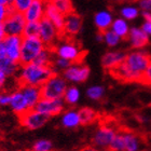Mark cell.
I'll use <instances>...</instances> for the list:
<instances>
[{"instance_id":"cell-45","label":"cell","mask_w":151,"mask_h":151,"mask_svg":"<svg viewBox=\"0 0 151 151\" xmlns=\"http://www.w3.org/2000/svg\"><path fill=\"white\" fill-rule=\"evenodd\" d=\"M80 151H101V150H98L97 148H95L94 146H86L84 148H82Z\"/></svg>"},{"instance_id":"cell-37","label":"cell","mask_w":151,"mask_h":151,"mask_svg":"<svg viewBox=\"0 0 151 151\" xmlns=\"http://www.w3.org/2000/svg\"><path fill=\"white\" fill-rule=\"evenodd\" d=\"M139 83H142V84L151 86V63L149 64V66L147 67V69L145 70V73L142 75Z\"/></svg>"},{"instance_id":"cell-47","label":"cell","mask_w":151,"mask_h":151,"mask_svg":"<svg viewBox=\"0 0 151 151\" xmlns=\"http://www.w3.org/2000/svg\"><path fill=\"white\" fill-rule=\"evenodd\" d=\"M12 4V0H0V6H11Z\"/></svg>"},{"instance_id":"cell-7","label":"cell","mask_w":151,"mask_h":151,"mask_svg":"<svg viewBox=\"0 0 151 151\" xmlns=\"http://www.w3.org/2000/svg\"><path fill=\"white\" fill-rule=\"evenodd\" d=\"M51 116L38 111L35 108L30 109L24 114L19 116L21 125L23 127H25L26 129H29V131H35V129H39L41 127H43L49 122Z\"/></svg>"},{"instance_id":"cell-30","label":"cell","mask_w":151,"mask_h":151,"mask_svg":"<svg viewBox=\"0 0 151 151\" xmlns=\"http://www.w3.org/2000/svg\"><path fill=\"white\" fill-rule=\"evenodd\" d=\"M122 38L119 37L116 32L111 30V29H107L106 32H104V42L107 44L108 47H114L121 42Z\"/></svg>"},{"instance_id":"cell-4","label":"cell","mask_w":151,"mask_h":151,"mask_svg":"<svg viewBox=\"0 0 151 151\" xmlns=\"http://www.w3.org/2000/svg\"><path fill=\"white\" fill-rule=\"evenodd\" d=\"M68 85L67 80L63 76H60L58 73H54L42 86H41V93L43 98H63L65 95Z\"/></svg>"},{"instance_id":"cell-32","label":"cell","mask_w":151,"mask_h":151,"mask_svg":"<svg viewBox=\"0 0 151 151\" xmlns=\"http://www.w3.org/2000/svg\"><path fill=\"white\" fill-rule=\"evenodd\" d=\"M109 151H125V142L123 137V133H118L114 139L111 142Z\"/></svg>"},{"instance_id":"cell-12","label":"cell","mask_w":151,"mask_h":151,"mask_svg":"<svg viewBox=\"0 0 151 151\" xmlns=\"http://www.w3.org/2000/svg\"><path fill=\"white\" fill-rule=\"evenodd\" d=\"M23 36H11L8 35L6 39L2 41L4 49H6V57L10 60L19 63L21 60V50H22Z\"/></svg>"},{"instance_id":"cell-49","label":"cell","mask_w":151,"mask_h":151,"mask_svg":"<svg viewBox=\"0 0 151 151\" xmlns=\"http://www.w3.org/2000/svg\"><path fill=\"white\" fill-rule=\"evenodd\" d=\"M45 1H47V0H45Z\"/></svg>"},{"instance_id":"cell-38","label":"cell","mask_w":151,"mask_h":151,"mask_svg":"<svg viewBox=\"0 0 151 151\" xmlns=\"http://www.w3.org/2000/svg\"><path fill=\"white\" fill-rule=\"evenodd\" d=\"M11 12V6H0V24H3Z\"/></svg>"},{"instance_id":"cell-26","label":"cell","mask_w":151,"mask_h":151,"mask_svg":"<svg viewBox=\"0 0 151 151\" xmlns=\"http://www.w3.org/2000/svg\"><path fill=\"white\" fill-rule=\"evenodd\" d=\"M53 54H55L53 47H47L44 50L41 51L40 54L36 57V60L34 62L36 64L42 65V66H52V64H53Z\"/></svg>"},{"instance_id":"cell-15","label":"cell","mask_w":151,"mask_h":151,"mask_svg":"<svg viewBox=\"0 0 151 151\" xmlns=\"http://www.w3.org/2000/svg\"><path fill=\"white\" fill-rule=\"evenodd\" d=\"M127 54L122 52V51H109L103 55L101 57V65L105 69L110 71L113 68H116L122 64L125 60Z\"/></svg>"},{"instance_id":"cell-40","label":"cell","mask_w":151,"mask_h":151,"mask_svg":"<svg viewBox=\"0 0 151 151\" xmlns=\"http://www.w3.org/2000/svg\"><path fill=\"white\" fill-rule=\"evenodd\" d=\"M10 101H11V95L6 93H0V106L2 107L9 106Z\"/></svg>"},{"instance_id":"cell-33","label":"cell","mask_w":151,"mask_h":151,"mask_svg":"<svg viewBox=\"0 0 151 151\" xmlns=\"http://www.w3.org/2000/svg\"><path fill=\"white\" fill-rule=\"evenodd\" d=\"M32 1L34 0H12L11 8L16 12L25 13L32 3Z\"/></svg>"},{"instance_id":"cell-31","label":"cell","mask_w":151,"mask_h":151,"mask_svg":"<svg viewBox=\"0 0 151 151\" xmlns=\"http://www.w3.org/2000/svg\"><path fill=\"white\" fill-rule=\"evenodd\" d=\"M86 95L88 98H91L93 101H99L104 97L105 88L101 85H93L86 90Z\"/></svg>"},{"instance_id":"cell-20","label":"cell","mask_w":151,"mask_h":151,"mask_svg":"<svg viewBox=\"0 0 151 151\" xmlns=\"http://www.w3.org/2000/svg\"><path fill=\"white\" fill-rule=\"evenodd\" d=\"M113 15L109 10L105 9L101 10L95 13L94 15V24L98 32H106L107 29L111 28V25L113 23Z\"/></svg>"},{"instance_id":"cell-39","label":"cell","mask_w":151,"mask_h":151,"mask_svg":"<svg viewBox=\"0 0 151 151\" xmlns=\"http://www.w3.org/2000/svg\"><path fill=\"white\" fill-rule=\"evenodd\" d=\"M137 3H138L139 9L142 10V11H149V12H151V0H138Z\"/></svg>"},{"instance_id":"cell-9","label":"cell","mask_w":151,"mask_h":151,"mask_svg":"<svg viewBox=\"0 0 151 151\" xmlns=\"http://www.w3.org/2000/svg\"><path fill=\"white\" fill-rule=\"evenodd\" d=\"M60 35V32H58V29L45 16L39 22V35H38V37L42 40V42L45 44V47H53Z\"/></svg>"},{"instance_id":"cell-8","label":"cell","mask_w":151,"mask_h":151,"mask_svg":"<svg viewBox=\"0 0 151 151\" xmlns=\"http://www.w3.org/2000/svg\"><path fill=\"white\" fill-rule=\"evenodd\" d=\"M26 23H27V19L24 13L16 12L11 8V12L3 23V26H4L6 35L23 36Z\"/></svg>"},{"instance_id":"cell-11","label":"cell","mask_w":151,"mask_h":151,"mask_svg":"<svg viewBox=\"0 0 151 151\" xmlns=\"http://www.w3.org/2000/svg\"><path fill=\"white\" fill-rule=\"evenodd\" d=\"M90 73H91V70L85 64L73 63L66 70H64L63 77L67 81L73 82V83H82L88 80Z\"/></svg>"},{"instance_id":"cell-3","label":"cell","mask_w":151,"mask_h":151,"mask_svg":"<svg viewBox=\"0 0 151 151\" xmlns=\"http://www.w3.org/2000/svg\"><path fill=\"white\" fill-rule=\"evenodd\" d=\"M45 44L42 42L38 36L35 37H23L22 40V50H21V60L19 64L32 63L36 60V57L40 54L42 50L45 49Z\"/></svg>"},{"instance_id":"cell-27","label":"cell","mask_w":151,"mask_h":151,"mask_svg":"<svg viewBox=\"0 0 151 151\" xmlns=\"http://www.w3.org/2000/svg\"><path fill=\"white\" fill-rule=\"evenodd\" d=\"M139 13H140L139 6H133V4H126L120 9V15L126 21H133L137 19L139 16Z\"/></svg>"},{"instance_id":"cell-41","label":"cell","mask_w":151,"mask_h":151,"mask_svg":"<svg viewBox=\"0 0 151 151\" xmlns=\"http://www.w3.org/2000/svg\"><path fill=\"white\" fill-rule=\"evenodd\" d=\"M142 30L150 37L151 36V21H146L145 19V22L142 23Z\"/></svg>"},{"instance_id":"cell-24","label":"cell","mask_w":151,"mask_h":151,"mask_svg":"<svg viewBox=\"0 0 151 151\" xmlns=\"http://www.w3.org/2000/svg\"><path fill=\"white\" fill-rule=\"evenodd\" d=\"M124 142H125V151H138L140 148V139L133 132H122Z\"/></svg>"},{"instance_id":"cell-5","label":"cell","mask_w":151,"mask_h":151,"mask_svg":"<svg viewBox=\"0 0 151 151\" xmlns=\"http://www.w3.org/2000/svg\"><path fill=\"white\" fill-rule=\"evenodd\" d=\"M54 53L57 57H62L65 60H70L71 63H82L85 52L79 47V44L73 42V40H66L58 43L55 47H53Z\"/></svg>"},{"instance_id":"cell-44","label":"cell","mask_w":151,"mask_h":151,"mask_svg":"<svg viewBox=\"0 0 151 151\" xmlns=\"http://www.w3.org/2000/svg\"><path fill=\"white\" fill-rule=\"evenodd\" d=\"M142 15L146 21H151V12L149 11H142Z\"/></svg>"},{"instance_id":"cell-19","label":"cell","mask_w":151,"mask_h":151,"mask_svg":"<svg viewBox=\"0 0 151 151\" xmlns=\"http://www.w3.org/2000/svg\"><path fill=\"white\" fill-rule=\"evenodd\" d=\"M19 90L25 96L26 101L28 103L29 108L34 109L37 106L41 98H42V93H41L40 86H35V85H19Z\"/></svg>"},{"instance_id":"cell-35","label":"cell","mask_w":151,"mask_h":151,"mask_svg":"<svg viewBox=\"0 0 151 151\" xmlns=\"http://www.w3.org/2000/svg\"><path fill=\"white\" fill-rule=\"evenodd\" d=\"M52 142L47 139H39L34 142L32 151H51L52 150Z\"/></svg>"},{"instance_id":"cell-42","label":"cell","mask_w":151,"mask_h":151,"mask_svg":"<svg viewBox=\"0 0 151 151\" xmlns=\"http://www.w3.org/2000/svg\"><path fill=\"white\" fill-rule=\"evenodd\" d=\"M6 78H8V76L6 75V73L0 69V90H1V88L4 86V84H6Z\"/></svg>"},{"instance_id":"cell-34","label":"cell","mask_w":151,"mask_h":151,"mask_svg":"<svg viewBox=\"0 0 151 151\" xmlns=\"http://www.w3.org/2000/svg\"><path fill=\"white\" fill-rule=\"evenodd\" d=\"M39 35V22H27L23 37H35Z\"/></svg>"},{"instance_id":"cell-23","label":"cell","mask_w":151,"mask_h":151,"mask_svg":"<svg viewBox=\"0 0 151 151\" xmlns=\"http://www.w3.org/2000/svg\"><path fill=\"white\" fill-rule=\"evenodd\" d=\"M21 68V64L17 62L10 60L9 57H1L0 58V69L4 71L8 77L14 76Z\"/></svg>"},{"instance_id":"cell-17","label":"cell","mask_w":151,"mask_h":151,"mask_svg":"<svg viewBox=\"0 0 151 151\" xmlns=\"http://www.w3.org/2000/svg\"><path fill=\"white\" fill-rule=\"evenodd\" d=\"M127 40L133 49H142L149 43V36L142 30V27H132Z\"/></svg>"},{"instance_id":"cell-43","label":"cell","mask_w":151,"mask_h":151,"mask_svg":"<svg viewBox=\"0 0 151 151\" xmlns=\"http://www.w3.org/2000/svg\"><path fill=\"white\" fill-rule=\"evenodd\" d=\"M6 29H4V26L3 24H0V42H2L6 37Z\"/></svg>"},{"instance_id":"cell-29","label":"cell","mask_w":151,"mask_h":151,"mask_svg":"<svg viewBox=\"0 0 151 151\" xmlns=\"http://www.w3.org/2000/svg\"><path fill=\"white\" fill-rule=\"evenodd\" d=\"M51 2L58 11L63 13L64 15H67L69 13L73 12V6L71 0H47Z\"/></svg>"},{"instance_id":"cell-22","label":"cell","mask_w":151,"mask_h":151,"mask_svg":"<svg viewBox=\"0 0 151 151\" xmlns=\"http://www.w3.org/2000/svg\"><path fill=\"white\" fill-rule=\"evenodd\" d=\"M111 30L116 32V35L121 37L122 39H127V36L129 34L131 27L129 25V21H126L123 17H118L113 19V23L111 25Z\"/></svg>"},{"instance_id":"cell-14","label":"cell","mask_w":151,"mask_h":151,"mask_svg":"<svg viewBox=\"0 0 151 151\" xmlns=\"http://www.w3.org/2000/svg\"><path fill=\"white\" fill-rule=\"evenodd\" d=\"M9 106L17 116H22L28 110H30L28 103L19 88L11 94V101H10Z\"/></svg>"},{"instance_id":"cell-21","label":"cell","mask_w":151,"mask_h":151,"mask_svg":"<svg viewBox=\"0 0 151 151\" xmlns=\"http://www.w3.org/2000/svg\"><path fill=\"white\" fill-rule=\"evenodd\" d=\"M60 122H62V125L64 127H66V129H76V127H78L81 124L79 111L75 110V109L66 110L62 116Z\"/></svg>"},{"instance_id":"cell-25","label":"cell","mask_w":151,"mask_h":151,"mask_svg":"<svg viewBox=\"0 0 151 151\" xmlns=\"http://www.w3.org/2000/svg\"><path fill=\"white\" fill-rule=\"evenodd\" d=\"M78 111L82 125H90L92 123H94L98 118V113L90 107H83Z\"/></svg>"},{"instance_id":"cell-28","label":"cell","mask_w":151,"mask_h":151,"mask_svg":"<svg viewBox=\"0 0 151 151\" xmlns=\"http://www.w3.org/2000/svg\"><path fill=\"white\" fill-rule=\"evenodd\" d=\"M63 99L65 101L67 105H70V106H73L79 101L80 99V90H79L77 86H68L65 92V95H64Z\"/></svg>"},{"instance_id":"cell-46","label":"cell","mask_w":151,"mask_h":151,"mask_svg":"<svg viewBox=\"0 0 151 151\" xmlns=\"http://www.w3.org/2000/svg\"><path fill=\"white\" fill-rule=\"evenodd\" d=\"M96 40H97L98 42H104V32H98V34L96 35Z\"/></svg>"},{"instance_id":"cell-2","label":"cell","mask_w":151,"mask_h":151,"mask_svg":"<svg viewBox=\"0 0 151 151\" xmlns=\"http://www.w3.org/2000/svg\"><path fill=\"white\" fill-rule=\"evenodd\" d=\"M56 73L53 66H42L35 62L25 65H21L19 70V85H35V86H42L49 79Z\"/></svg>"},{"instance_id":"cell-18","label":"cell","mask_w":151,"mask_h":151,"mask_svg":"<svg viewBox=\"0 0 151 151\" xmlns=\"http://www.w3.org/2000/svg\"><path fill=\"white\" fill-rule=\"evenodd\" d=\"M44 16H45L47 19H50L51 22L55 25V27L58 29V32H60V35H63L64 25H65V17H66V15H64L60 11H58L51 2L47 1Z\"/></svg>"},{"instance_id":"cell-1","label":"cell","mask_w":151,"mask_h":151,"mask_svg":"<svg viewBox=\"0 0 151 151\" xmlns=\"http://www.w3.org/2000/svg\"><path fill=\"white\" fill-rule=\"evenodd\" d=\"M151 63V57L145 51H133L126 55L119 66L109 71L113 78L122 82H139Z\"/></svg>"},{"instance_id":"cell-13","label":"cell","mask_w":151,"mask_h":151,"mask_svg":"<svg viewBox=\"0 0 151 151\" xmlns=\"http://www.w3.org/2000/svg\"><path fill=\"white\" fill-rule=\"evenodd\" d=\"M82 28V19L81 16L76 12H71L67 14L65 17V25H64L63 35L67 37H75L80 32Z\"/></svg>"},{"instance_id":"cell-36","label":"cell","mask_w":151,"mask_h":151,"mask_svg":"<svg viewBox=\"0 0 151 151\" xmlns=\"http://www.w3.org/2000/svg\"><path fill=\"white\" fill-rule=\"evenodd\" d=\"M71 62L68 60H65V58H62V57H57L53 60V68L55 69V71L56 70H66L68 67L71 66Z\"/></svg>"},{"instance_id":"cell-16","label":"cell","mask_w":151,"mask_h":151,"mask_svg":"<svg viewBox=\"0 0 151 151\" xmlns=\"http://www.w3.org/2000/svg\"><path fill=\"white\" fill-rule=\"evenodd\" d=\"M45 4V0H34L27 11L24 13L27 22H40L44 17Z\"/></svg>"},{"instance_id":"cell-6","label":"cell","mask_w":151,"mask_h":151,"mask_svg":"<svg viewBox=\"0 0 151 151\" xmlns=\"http://www.w3.org/2000/svg\"><path fill=\"white\" fill-rule=\"evenodd\" d=\"M118 134L116 129L109 125H101L92 138V146L101 151H109L111 142Z\"/></svg>"},{"instance_id":"cell-10","label":"cell","mask_w":151,"mask_h":151,"mask_svg":"<svg viewBox=\"0 0 151 151\" xmlns=\"http://www.w3.org/2000/svg\"><path fill=\"white\" fill-rule=\"evenodd\" d=\"M65 101L63 98H56V99H52V98H41L35 109L38 111L47 114L49 116H58L65 110Z\"/></svg>"},{"instance_id":"cell-48","label":"cell","mask_w":151,"mask_h":151,"mask_svg":"<svg viewBox=\"0 0 151 151\" xmlns=\"http://www.w3.org/2000/svg\"><path fill=\"white\" fill-rule=\"evenodd\" d=\"M114 2H126V1H132V0H111Z\"/></svg>"}]
</instances>
